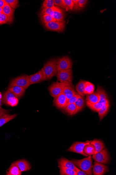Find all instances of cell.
Returning <instances> with one entry per match:
<instances>
[{
  "label": "cell",
  "instance_id": "1",
  "mask_svg": "<svg viewBox=\"0 0 116 175\" xmlns=\"http://www.w3.org/2000/svg\"><path fill=\"white\" fill-rule=\"evenodd\" d=\"M96 91L100 94V99L99 102L95 104H90L87 102V105L92 111L97 112L104 105L109 101L108 99V95L102 88L98 86Z\"/></svg>",
  "mask_w": 116,
  "mask_h": 175
},
{
  "label": "cell",
  "instance_id": "2",
  "mask_svg": "<svg viewBox=\"0 0 116 175\" xmlns=\"http://www.w3.org/2000/svg\"><path fill=\"white\" fill-rule=\"evenodd\" d=\"M72 162L74 165L85 172L86 174L88 175H92V168L93 167L92 165L93 160L91 156L82 159H72Z\"/></svg>",
  "mask_w": 116,
  "mask_h": 175
},
{
  "label": "cell",
  "instance_id": "3",
  "mask_svg": "<svg viewBox=\"0 0 116 175\" xmlns=\"http://www.w3.org/2000/svg\"><path fill=\"white\" fill-rule=\"evenodd\" d=\"M47 80L51 79L57 75V59L53 58L44 64L43 68Z\"/></svg>",
  "mask_w": 116,
  "mask_h": 175
},
{
  "label": "cell",
  "instance_id": "4",
  "mask_svg": "<svg viewBox=\"0 0 116 175\" xmlns=\"http://www.w3.org/2000/svg\"><path fill=\"white\" fill-rule=\"evenodd\" d=\"M30 85L29 76L24 74L12 79L8 86H19L26 90Z\"/></svg>",
  "mask_w": 116,
  "mask_h": 175
},
{
  "label": "cell",
  "instance_id": "5",
  "mask_svg": "<svg viewBox=\"0 0 116 175\" xmlns=\"http://www.w3.org/2000/svg\"><path fill=\"white\" fill-rule=\"evenodd\" d=\"M67 82H53L48 88L50 95L54 98L63 93L64 86Z\"/></svg>",
  "mask_w": 116,
  "mask_h": 175
},
{
  "label": "cell",
  "instance_id": "6",
  "mask_svg": "<svg viewBox=\"0 0 116 175\" xmlns=\"http://www.w3.org/2000/svg\"><path fill=\"white\" fill-rule=\"evenodd\" d=\"M92 158L95 162L103 164H109L111 160L110 157L106 148H104L100 152L94 154Z\"/></svg>",
  "mask_w": 116,
  "mask_h": 175
},
{
  "label": "cell",
  "instance_id": "7",
  "mask_svg": "<svg viewBox=\"0 0 116 175\" xmlns=\"http://www.w3.org/2000/svg\"><path fill=\"white\" fill-rule=\"evenodd\" d=\"M2 98L3 102L5 105L12 107L17 106L19 103V99L8 90L4 92Z\"/></svg>",
  "mask_w": 116,
  "mask_h": 175
},
{
  "label": "cell",
  "instance_id": "8",
  "mask_svg": "<svg viewBox=\"0 0 116 175\" xmlns=\"http://www.w3.org/2000/svg\"><path fill=\"white\" fill-rule=\"evenodd\" d=\"M73 62L67 56L57 59V67L58 71L61 70L72 69Z\"/></svg>",
  "mask_w": 116,
  "mask_h": 175
},
{
  "label": "cell",
  "instance_id": "9",
  "mask_svg": "<svg viewBox=\"0 0 116 175\" xmlns=\"http://www.w3.org/2000/svg\"><path fill=\"white\" fill-rule=\"evenodd\" d=\"M65 26V21L62 22L53 21L46 23L44 25L47 30L58 32H63Z\"/></svg>",
  "mask_w": 116,
  "mask_h": 175
},
{
  "label": "cell",
  "instance_id": "10",
  "mask_svg": "<svg viewBox=\"0 0 116 175\" xmlns=\"http://www.w3.org/2000/svg\"><path fill=\"white\" fill-rule=\"evenodd\" d=\"M56 76L58 81L59 82H72L73 71L72 69L59 70L58 71Z\"/></svg>",
  "mask_w": 116,
  "mask_h": 175
},
{
  "label": "cell",
  "instance_id": "11",
  "mask_svg": "<svg viewBox=\"0 0 116 175\" xmlns=\"http://www.w3.org/2000/svg\"><path fill=\"white\" fill-rule=\"evenodd\" d=\"M91 141H87L85 142H76L67 150L69 152H75L81 154V155L87 157L89 156L86 155L84 152V149L85 145L90 143Z\"/></svg>",
  "mask_w": 116,
  "mask_h": 175
},
{
  "label": "cell",
  "instance_id": "12",
  "mask_svg": "<svg viewBox=\"0 0 116 175\" xmlns=\"http://www.w3.org/2000/svg\"><path fill=\"white\" fill-rule=\"evenodd\" d=\"M29 78L31 85L39 83L47 80L43 68L37 72L29 76Z\"/></svg>",
  "mask_w": 116,
  "mask_h": 175
},
{
  "label": "cell",
  "instance_id": "13",
  "mask_svg": "<svg viewBox=\"0 0 116 175\" xmlns=\"http://www.w3.org/2000/svg\"><path fill=\"white\" fill-rule=\"evenodd\" d=\"M50 16L55 20V21L62 22L64 21V11L60 8L55 6L53 7V10Z\"/></svg>",
  "mask_w": 116,
  "mask_h": 175
},
{
  "label": "cell",
  "instance_id": "14",
  "mask_svg": "<svg viewBox=\"0 0 116 175\" xmlns=\"http://www.w3.org/2000/svg\"><path fill=\"white\" fill-rule=\"evenodd\" d=\"M67 102V99L66 96L63 93H62L59 95L54 98L53 104L57 108L62 109L66 106Z\"/></svg>",
  "mask_w": 116,
  "mask_h": 175
},
{
  "label": "cell",
  "instance_id": "15",
  "mask_svg": "<svg viewBox=\"0 0 116 175\" xmlns=\"http://www.w3.org/2000/svg\"><path fill=\"white\" fill-rule=\"evenodd\" d=\"M107 166L95 162L93 168V173L94 175H103L109 172Z\"/></svg>",
  "mask_w": 116,
  "mask_h": 175
},
{
  "label": "cell",
  "instance_id": "16",
  "mask_svg": "<svg viewBox=\"0 0 116 175\" xmlns=\"http://www.w3.org/2000/svg\"><path fill=\"white\" fill-rule=\"evenodd\" d=\"M63 93L66 96L67 100L77 94L72 82H67L64 86Z\"/></svg>",
  "mask_w": 116,
  "mask_h": 175
},
{
  "label": "cell",
  "instance_id": "17",
  "mask_svg": "<svg viewBox=\"0 0 116 175\" xmlns=\"http://www.w3.org/2000/svg\"><path fill=\"white\" fill-rule=\"evenodd\" d=\"M8 90L19 99L24 96L26 90L19 86L13 85L8 86Z\"/></svg>",
  "mask_w": 116,
  "mask_h": 175
},
{
  "label": "cell",
  "instance_id": "18",
  "mask_svg": "<svg viewBox=\"0 0 116 175\" xmlns=\"http://www.w3.org/2000/svg\"><path fill=\"white\" fill-rule=\"evenodd\" d=\"M58 167L69 168L74 171L76 165L72 161H70L66 158H63L58 161Z\"/></svg>",
  "mask_w": 116,
  "mask_h": 175
},
{
  "label": "cell",
  "instance_id": "19",
  "mask_svg": "<svg viewBox=\"0 0 116 175\" xmlns=\"http://www.w3.org/2000/svg\"><path fill=\"white\" fill-rule=\"evenodd\" d=\"M14 11L15 10L6 3L2 8V13L5 14L8 18L10 24L12 23L14 21Z\"/></svg>",
  "mask_w": 116,
  "mask_h": 175
},
{
  "label": "cell",
  "instance_id": "20",
  "mask_svg": "<svg viewBox=\"0 0 116 175\" xmlns=\"http://www.w3.org/2000/svg\"><path fill=\"white\" fill-rule=\"evenodd\" d=\"M14 162L15 163L21 172L29 171L31 168L30 164L26 160H20Z\"/></svg>",
  "mask_w": 116,
  "mask_h": 175
},
{
  "label": "cell",
  "instance_id": "21",
  "mask_svg": "<svg viewBox=\"0 0 116 175\" xmlns=\"http://www.w3.org/2000/svg\"><path fill=\"white\" fill-rule=\"evenodd\" d=\"M62 109L64 113L70 116L75 115L78 112L75 103L67 105Z\"/></svg>",
  "mask_w": 116,
  "mask_h": 175
},
{
  "label": "cell",
  "instance_id": "22",
  "mask_svg": "<svg viewBox=\"0 0 116 175\" xmlns=\"http://www.w3.org/2000/svg\"><path fill=\"white\" fill-rule=\"evenodd\" d=\"M100 99V94L97 91L93 93L88 94L86 96L87 102L90 104L96 103L99 102Z\"/></svg>",
  "mask_w": 116,
  "mask_h": 175
},
{
  "label": "cell",
  "instance_id": "23",
  "mask_svg": "<svg viewBox=\"0 0 116 175\" xmlns=\"http://www.w3.org/2000/svg\"><path fill=\"white\" fill-rule=\"evenodd\" d=\"M17 114L10 115L9 113L6 114L0 117V127L4 125L8 122L12 120L17 117Z\"/></svg>",
  "mask_w": 116,
  "mask_h": 175
},
{
  "label": "cell",
  "instance_id": "24",
  "mask_svg": "<svg viewBox=\"0 0 116 175\" xmlns=\"http://www.w3.org/2000/svg\"><path fill=\"white\" fill-rule=\"evenodd\" d=\"M74 3L73 10L79 11L84 8L87 4L88 1L86 0H73Z\"/></svg>",
  "mask_w": 116,
  "mask_h": 175
},
{
  "label": "cell",
  "instance_id": "25",
  "mask_svg": "<svg viewBox=\"0 0 116 175\" xmlns=\"http://www.w3.org/2000/svg\"><path fill=\"white\" fill-rule=\"evenodd\" d=\"M90 144H93L95 149V152L94 154L100 152L105 148L104 144L103 142L98 139H95L94 140L91 141Z\"/></svg>",
  "mask_w": 116,
  "mask_h": 175
},
{
  "label": "cell",
  "instance_id": "26",
  "mask_svg": "<svg viewBox=\"0 0 116 175\" xmlns=\"http://www.w3.org/2000/svg\"><path fill=\"white\" fill-rule=\"evenodd\" d=\"M109 108L110 104L109 102L106 103L105 105H104L98 111L100 121L102 120L108 113Z\"/></svg>",
  "mask_w": 116,
  "mask_h": 175
},
{
  "label": "cell",
  "instance_id": "27",
  "mask_svg": "<svg viewBox=\"0 0 116 175\" xmlns=\"http://www.w3.org/2000/svg\"><path fill=\"white\" fill-rule=\"evenodd\" d=\"M7 172V175H21L22 172L20 171L19 168L14 162L12 163L11 167L8 169Z\"/></svg>",
  "mask_w": 116,
  "mask_h": 175
},
{
  "label": "cell",
  "instance_id": "28",
  "mask_svg": "<svg viewBox=\"0 0 116 175\" xmlns=\"http://www.w3.org/2000/svg\"><path fill=\"white\" fill-rule=\"evenodd\" d=\"M86 81L81 80L77 84L76 87V90L78 94L80 96H84L85 84Z\"/></svg>",
  "mask_w": 116,
  "mask_h": 175
},
{
  "label": "cell",
  "instance_id": "29",
  "mask_svg": "<svg viewBox=\"0 0 116 175\" xmlns=\"http://www.w3.org/2000/svg\"><path fill=\"white\" fill-rule=\"evenodd\" d=\"M84 152L88 156L93 155L95 152V149L94 145L90 143L86 145L85 147Z\"/></svg>",
  "mask_w": 116,
  "mask_h": 175
},
{
  "label": "cell",
  "instance_id": "30",
  "mask_svg": "<svg viewBox=\"0 0 116 175\" xmlns=\"http://www.w3.org/2000/svg\"><path fill=\"white\" fill-rule=\"evenodd\" d=\"M78 112L81 111L84 108L85 100L84 96H80L75 103Z\"/></svg>",
  "mask_w": 116,
  "mask_h": 175
},
{
  "label": "cell",
  "instance_id": "31",
  "mask_svg": "<svg viewBox=\"0 0 116 175\" xmlns=\"http://www.w3.org/2000/svg\"><path fill=\"white\" fill-rule=\"evenodd\" d=\"M94 85L89 82L86 81L85 84V93L86 95L90 94L94 92Z\"/></svg>",
  "mask_w": 116,
  "mask_h": 175
},
{
  "label": "cell",
  "instance_id": "32",
  "mask_svg": "<svg viewBox=\"0 0 116 175\" xmlns=\"http://www.w3.org/2000/svg\"><path fill=\"white\" fill-rule=\"evenodd\" d=\"M39 17L41 23L44 26L49 22L55 21L51 16L48 15L39 16Z\"/></svg>",
  "mask_w": 116,
  "mask_h": 175
},
{
  "label": "cell",
  "instance_id": "33",
  "mask_svg": "<svg viewBox=\"0 0 116 175\" xmlns=\"http://www.w3.org/2000/svg\"><path fill=\"white\" fill-rule=\"evenodd\" d=\"M61 175H77L76 172L72 169L64 167H59Z\"/></svg>",
  "mask_w": 116,
  "mask_h": 175
},
{
  "label": "cell",
  "instance_id": "34",
  "mask_svg": "<svg viewBox=\"0 0 116 175\" xmlns=\"http://www.w3.org/2000/svg\"><path fill=\"white\" fill-rule=\"evenodd\" d=\"M6 3L8 5L15 10L16 9L19 7V3L18 0H4Z\"/></svg>",
  "mask_w": 116,
  "mask_h": 175
},
{
  "label": "cell",
  "instance_id": "35",
  "mask_svg": "<svg viewBox=\"0 0 116 175\" xmlns=\"http://www.w3.org/2000/svg\"><path fill=\"white\" fill-rule=\"evenodd\" d=\"M53 7L51 8H41L39 12L38 16H41L48 15H50L53 10Z\"/></svg>",
  "mask_w": 116,
  "mask_h": 175
},
{
  "label": "cell",
  "instance_id": "36",
  "mask_svg": "<svg viewBox=\"0 0 116 175\" xmlns=\"http://www.w3.org/2000/svg\"><path fill=\"white\" fill-rule=\"evenodd\" d=\"M55 6L53 0H45L43 2L42 8H51Z\"/></svg>",
  "mask_w": 116,
  "mask_h": 175
},
{
  "label": "cell",
  "instance_id": "37",
  "mask_svg": "<svg viewBox=\"0 0 116 175\" xmlns=\"http://www.w3.org/2000/svg\"><path fill=\"white\" fill-rule=\"evenodd\" d=\"M10 24V20L7 16L3 13L0 15V25Z\"/></svg>",
  "mask_w": 116,
  "mask_h": 175
},
{
  "label": "cell",
  "instance_id": "38",
  "mask_svg": "<svg viewBox=\"0 0 116 175\" xmlns=\"http://www.w3.org/2000/svg\"><path fill=\"white\" fill-rule=\"evenodd\" d=\"M63 1L66 9L73 10L74 3L73 0H63Z\"/></svg>",
  "mask_w": 116,
  "mask_h": 175
},
{
  "label": "cell",
  "instance_id": "39",
  "mask_svg": "<svg viewBox=\"0 0 116 175\" xmlns=\"http://www.w3.org/2000/svg\"><path fill=\"white\" fill-rule=\"evenodd\" d=\"M80 95L78 93H77L74 95L70 99L67 100V104L66 105L70 104L75 103L76 102L77 99L79 97Z\"/></svg>",
  "mask_w": 116,
  "mask_h": 175
},
{
  "label": "cell",
  "instance_id": "40",
  "mask_svg": "<svg viewBox=\"0 0 116 175\" xmlns=\"http://www.w3.org/2000/svg\"><path fill=\"white\" fill-rule=\"evenodd\" d=\"M53 2H54V5H55V6L60 7L65 9L63 0H53Z\"/></svg>",
  "mask_w": 116,
  "mask_h": 175
},
{
  "label": "cell",
  "instance_id": "41",
  "mask_svg": "<svg viewBox=\"0 0 116 175\" xmlns=\"http://www.w3.org/2000/svg\"><path fill=\"white\" fill-rule=\"evenodd\" d=\"M74 171L76 172L77 175H87L85 172L80 170V169H79L78 168H77L76 166L75 168V169H74Z\"/></svg>",
  "mask_w": 116,
  "mask_h": 175
},
{
  "label": "cell",
  "instance_id": "42",
  "mask_svg": "<svg viewBox=\"0 0 116 175\" xmlns=\"http://www.w3.org/2000/svg\"><path fill=\"white\" fill-rule=\"evenodd\" d=\"M9 112L10 111L2 108L0 106V117L6 114L9 113Z\"/></svg>",
  "mask_w": 116,
  "mask_h": 175
},
{
  "label": "cell",
  "instance_id": "43",
  "mask_svg": "<svg viewBox=\"0 0 116 175\" xmlns=\"http://www.w3.org/2000/svg\"><path fill=\"white\" fill-rule=\"evenodd\" d=\"M6 4L4 0H0V8H3Z\"/></svg>",
  "mask_w": 116,
  "mask_h": 175
},
{
  "label": "cell",
  "instance_id": "44",
  "mask_svg": "<svg viewBox=\"0 0 116 175\" xmlns=\"http://www.w3.org/2000/svg\"><path fill=\"white\" fill-rule=\"evenodd\" d=\"M3 103V102L2 94L0 92V106H1Z\"/></svg>",
  "mask_w": 116,
  "mask_h": 175
},
{
  "label": "cell",
  "instance_id": "45",
  "mask_svg": "<svg viewBox=\"0 0 116 175\" xmlns=\"http://www.w3.org/2000/svg\"><path fill=\"white\" fill-rule=\"evenodd\" d=\"M0 13H2V8H0Z\"/></svg>",
  "mask_w": 116,
  "mask_h": 175
},
{
  "label": "cell",
  "instance_id": "46",
  "mask_svg": "<svg viewBox=\"0 0 116 175\" xmlns=\"http://www.w3.org/2000/svg\"><path fill=\"white\" fill-rule=\"evenodd\" d=\"M2 13H0V15H1Z\"/></svg>",
  "mask_w": 116,
  "mask_h": 175
}]
</instances>
